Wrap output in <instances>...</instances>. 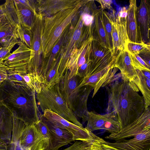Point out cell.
<instances>
[{
  "label": "cell",
  "instance_id": "9c48e42d",
  "mask_svg": "<svg viewBox=\"0 0 150 150\" xmlns=\"http://www.w3.org/2000/svg\"><path fill=\"white\" fill-rule=\"evenodd\" d=\"M43 112L42 117L58 127L70 133L74 141L88 142H91L90 132L85 128L77 125L67 120L50 110H45Z\"/></svg>",
  "mask_w": 150,
  "mask_h": 150
},
{
  "label": "cell",
  "instance_id": "e0dca14e",
  "mask_svg": "<svg viewBox=\"0 0 150 150\" xmlns=\"http://www.w3.org/2000/svg\"><path fill=\"white\" fill-rule=\"evenodd\" d=\"M83 0H40L36 1L38 12L43 18L52 16L63 10L77 5Z\"/></svg>",
  "mask_w": 150,
  "mask_h": 150
},
{
  "label": "cell",
  "instance_id": "4316f807",
  "mask_svg": "<svg viewBox=\"0 0 150 150\" xmlns=\"http://www.w3.org/2000/svg\"><path fill=\"white\" fill-rule=\"evenodd\" d=\"M115 115L113 112L101 115L93 111H88L86 118L87 123L85 128L89 132L101 129L103 126Z\"/></svg>",
  "mask_w": 150,
  "mask_h": 150
},
{
  "label": "cell",
  "instance_id": "ffe728a7",
  "mask_svg": "<svg viewBox=\"0 0 150 150\" xmlns=\"http://www.w3.org/2000/svg\"><path fill=\"white\" fill-rule=\"evenodd\" d=\"M150 17L149 1L141 0L137 8V20L142 41L148 44H150Z\"/></svg>",
  "mask_w": 150,
  "mask_h": 150
},
{
  "label": "cell",
  "instance_id": "836d02e7",
  "mask_svg": "<svg viewBox=\"0 0 150 150\" xmlns=\"http://www.w3.org/2000/svg\"><path fill=\"white\" fill-rule=\"evenodd\" d=\"M19 39L15 36L12 37L0 47V61L4 59L11 53L13 48L18 44Z\"/></svg>",
  "mask_w": 150,
  "mask_h": 150
},
{
  "label": "cell",
  "instance_id": "bcb514c9",
  "mask_svg": "<svg viewBox=\"0 0 150 150\" xmlns=\"http://www.w3.org/2000/svg\"><path fill=\"white\" fill-rule=\"evenodd\" d=\"M127 15V9L125 7H122L120 10L117 16L120 18L126 19Z\"/></svg>",
  "mask_w": 150,
  "mask_h": 150
},
{
  "label": "cell",
  "instance_id": "d6986e66",
  "mask_svg": "<svg viewBox=\"0 0 150 150\" xmlns=\"http://www.w3.org/2000/svg\"><path fill=\"white\" fill-rule=\"evenodd\" d=\"M41 118L47 125L51 137L49 146L44 150H58L62 146L74 141L70 133L58 127L42 117Z\"/></svg>",
  "mask_w": 150,
  "mask_h": 150
},
{
  "label": "cell",
  "instance_id": "c3c4849f",
  "mask_svg": "<svg viewBox=\"0 0 150 150\" xmlns=\"http://www.w3.org/2000/svg\"><path fill=\"white\" fill-rule=\"evenodd\" d=\"M1 13L0 11V18L1 17Z\"/></svg>",
  "mask_w": 150,
  "mask_h": 150
},
{
  "label": "cell",
  "instance_id": "ac0fdd59",
  "mask_svg": "<svg viewBox=\"0 0 150 150\" xmlns=\"http://www.w3.org/2000/svg\"><path fill=\"white\" fill-rule=\"evenodd\" d=\"M137 8L136 0L129 1V7L127 9V15L126 19V26L129 40L135 42L141 43L143 41L137 20Z\"/></svg>",
  "mask_w": 150,
  "mask_h": 150
},
{
  "label": "cell",
  "instance_id": "cb8c5ba5",
  "mask_svg": "<svg viewBox=\"0 0 150 150\" xmlns=\"http://www.w3.org/2000/svg\"><path fill=\"white\" fill-rule=\"evenodd\" d=\"M19 71L26 84L33 91L40 93L45 85L43 76L38 72H28L26 69H20Z\"/></svg>",
  "mask_w": 150,
  "mask_h": 150
},
{
  "label": "cell",
  "instance_id": "7402d4cb",
  "mask_svg": "<svg viewBox=\"0 0 150 150\" xmlns=\"http://www.w3.org/2000/svg\"><path fill=\"white\" fill-rule=\"evenodd\" d=\"M13 126L12 113L0 103V138L7 144L11 141Z\"/></svg>",
  "mask_w": 150,
  "mask_h": 150
},
{
  "label": "cell",
  "instance_id": "6da1fadb",
  "mask_svg": "<svg viewBox=\"0 0 150 150\" xmlns=\"http://www.w3.org/2000/svg\"><path fill=\"white\" fill-rule=\"evenodd\" d=\"M121 77L105 86L108 99L106 113L117 115L121 129L139 117L145 109L144 99L138 93L137 86Z\"/></svg>",
  "mask_w": 150,
  "mask_h": 150
},
{
  "label": "cell",
  "instance_id": "7c38bea8",
  "mask_svg": "<svg viewBox=\"0 0 150 150\" xmlns=\"http://www.w3.org/2000/svg\"><path fill=\"white\" fill-rule=\"evenodd\" d=\"M115 11L108 13L112 26V35L113 47V55L116 56L122 51L126 50L129 40L127 32L126 19L115 15Z\"/></svg>",
  "mask_w": 150,
  "mask_h": 150
},
{
  "label": "cell",
  "instance_id": "f35d334b",
  "mask_svg": "<svg viewBox=\"0 0 150 150\" xmlns=\"http://www.w3.org/2000/svg\"><path fill=\"white\" fill-rule=\"evenodd\" d=\"M91 140L97 144L103 150H121L105 143L103 139L98 137L92 132H90Z\"/></svg>",
  "mask_w": 150,
  "mask_h": 150
},
{
  "label": "cell",
  "instance_id": "f6af8a7d",
  "mask_svg": "<svg viewBox=\"0 0 150 150\" xmlns=\"http://www.w3.org/2000/svg\"><path fill=\"white\" fill-rule=\"evenodd\" d=\"M138 55L148 65L150 66V50L142 52Z\"/></svg>",
  "mask_w": 150,
  "mask_h": 150
},
{
  "label": "cell",
  "instance_id": "7bdbcfd3",
  "mask_svg": "<svg viewBox=\"0 0 150 150\" xmlns=\"http://www.w3.org/2000/svg\"><path fill=\"white\" fill-rule=\"evenodd\" d=\"M19 1L21 3L30 9L35 14L38 13L34 1L28 0Z\"/></svg>",
  "mask_w": 150,
  "mask_h": 150
},
{
  "label": "cell",
  "instance_id": "ab89813d",
  "mask_svg": "<svg viewBox=\"0 0 150 150\" xmlns=\"http://www.w3.org/2000/svg\"><path fill=\"white\" fill-rule=\"evenodd\" d=\"M90 142L76 141L70 146L61 150H86Z\"/></svg>",
  "mask_w": 150,
  "mask_h": 150
},
{
  "label": "cell",
  "instance_id": "d4e9b609",
  "mask_svg": "<svg viewBox=\"0 0 150 150\" xmlns=\"http://www.w3.org/2000/svg\"><path fill=\"white\" fill-rule=\"evenodd\" d=\"M101 8L97 9L95 12L92 29V36L93 40L98 42L103 47L109 49L101 16Z\"/></svg>",
  "mask_w": 150,
  "mask_h": 150
},
{
  "label": "cell",
  "instance_id": "4dcf8cb0",
  "mask_svg": "<svg viewBox=\"0 0 150 150\" xmlns=\"http://www.w3.org/2000/svg\"><path fill=\"white\" fill-rule=\"evenodd\" d=\"M60 59L59 52L50 68L45 76L44 87L50 88L59 83L62 79L58 72Z\"/></svg>",
  "mask_w": 150,
  "mask_h": 150
},
{
  "label": "cell",
  "instance_id": "1f68e13d",
  "mask_svg": "<svg viewBox=\"0 0 150 150\" xmlns=\"http://www.w3.org/2000/svg\"><path fill=\"white\" fill-rule=\"evenodd\" d=\"M101 13L109 49L113 54V47L112 35V28L111 23L108 13L104 10L102 9Z\"/></svg>",
  "mask_w": 150,
  "mask_h": 150
},
{
  "label": "cell",
  "instance_id": "603a6c76",
  "mask_svg": "<svg viewBox=\"0 0 150 150\" xmlns=\"http://www.w3.org/2000/svg\"><path fill=\"white\" fill-rule=\"evenodd\" d=\"M136 70L137 76L132 82L141 92L146 109L150 105V71Z\"/></svg>",
  "mask_w": 150,
  "mask_h": 150
},
{
  "label": "cell",
  "instance_id": "277c9868",
  "mask_svg": "<svg viewBox=\"0 0 150 150\" xmlns=\"http://www.w3.org/2000/svg\"><path fill=\"white\" fill-rule=\"evenodd\" d=\"M68 74L67 68L59 83L61 93L66 104L76 116L81 118L85 122L88 111V99L93 88L88 85L78 88L83 78L76 75L69 78Z\"/></svg>",
  "mask_w": 150,
  "mask_h": 150
},
{
  "label": "cell",
  "instance_id": "7dc6e473",
  "mask_svg": "<svg viewBox=\"0 0 150 150\" xmlns=\"http://www.w3.org/2000/svg\"><path fill=\"white\" fill-rule=\"evenodd\" d=\"M0 150H8L7 144L1 138H0Z\"/></svg>",
  "mask_w": 150,
  "mask_h": 150
},
{
  "label": "cell",
  "instance_id": "8fae6325",
  "mask_svg": "<svg viewBox=\"0 0 150 150\" xmlns=\"http://www.w3.org/2000/svg\"><path fill=\"white\" fill-rule=\"evenodd\" d=\"M150 129V108L149 107L133 122L122 128L118 132L110 134L105 138L117 141L134 137L145 129Z\"/></svg>",
  "mask_w": 150,
  "mask_h": 150
},
{
  "label": "cell",
  "instance_id": "83f0119b",
  "mask_svg": "<svg viewBox=\"0 0 150 150\" xmlns=\"http://www.w3.org/2000/svg\"><path fill=\"white\" fill-rule=\"evenodd\" d=\"M1 15L14 28L18 29L20 27L14 0H7L0 5Z\"/></svg>",
  "mask_w": 150,
  "mask_h": 150
},
{
  "label": "cell",
  "instance_id": "60d3db41",
  "mask_svg": "<svg viewBox=\"0 0 150 150\" xmlns=\"http://www.w3.org/2000/svg\"><path fill=\"white\" fill-rule=\"evenodd\" d=\"M90 64V62L88 59L85 63L79 68L76 75L83 78L86 76L88 72Z\"/></svg>",
  "mask_w": 150,
  "mask_h": 150
},
{
  "label": "cell",
  "instance_id": "f546056e",
  "mask_svg": "<svg viewBox=\"0 0 150 150\" xmlns=\"http://www.w3.org/2000/svg\"><path fill=\"white\" fill-rule=\"evenodd\" d=\"M17 30L1 15L0 18V47L13 36L18 39Z\"/></svg>",
  "mask_w": 150,
  "mask_h": 150
},
{
  "label": "cell",
  "instance_id": "5bb4252c",
  "mask_svg": "<svg viewBox=\"0 0 150 150\" xmlns=\"http://www.w3.org/2000/svg\"><path fill=\"white\" fill-rule=\"evenodd\" d=\"M134 138L124 139L114 142H103L107 144L121 150H149L150 148V129L141 132Z\"/></svg>",
  "mask_w": 150,
  "mask_h": 150
},
{
  "label": "cell",
  "instance_id": "ee69618b",
  "mask_svg": "<svg viewBox=\"0 0 150 150\" xmlns=\"http://www.w3.org/2000/svg\"><path fill=\"white\" fill-rule=\"evenodd\" d=\"M96 1L98 2L101 6V8L104 10L105 9H108L110 10H112L111 6V4L112 3L111 0H96Z\"/></svg>",
  "mask_w": 150,
  "mask_h": 150
},
{
  "label": "cell",
  "instance_id": "9a60e30c",
  "mask_svg": "<svg viewBox=\"0 0 150 150\" xmlns=\"http://www.w3.org/2000/svg\"><path fill=\"white\" fill-rule=\"evenodd\" d=\"M114 62L100 71L83 78L78 88L87 85L92 86L93 90V98L100 88L104 86L115 75L118 69L113 67Z\"/></svg>",
  "mask_w": 150,
  "mask_h": 150
},
{
  "label": "cell",
  "instance_id": "b9f144b4",
  "mask_svg": "<svg viewBox=\"0 0 150 150\" xmlns=\"http://www.w3.org/2000/svg\"><path fill=\"white\" fill-rule=\"evenodd\" d=\"M8 71V67L3 61H0V85L7 79Z\"/></svg>",
  "mask_w": 150,
  "mask_h": 150
},
{
  "label": "cell",
  "instance_id": "3957f363",
  "mask_svg": "<svg viewBox=\"0 0 150 150\" xmlns=\"http://www.w3.org/2000/svg\"><path fill=\"white\" fill-rule=\"evenodd\" d=\"M88 1L83 0L77 5L43 18L42 49L44 59L49 57L56 42Z\"/></svg>",
  "mask_w": 150,
  "mask_h": 150
},
{
  "label": "cell",
  "instance_id": "8d00e7d4",
  "mask_svg": "<svg viewBox=\"0 0 150 150\" xmlns=\"http://www.w3.org/2000/svg\"><path fill=\"white\" fill-rule=\"evenodd\" d=\"M101 129L106 130L110 134L119 132L121 129L117 116L115 115L108 121L103 126Z\"/></svg>",
  "mask_w": 150,
  "mask_h": 150
},
{
  "label": "cell",
  "instance_id": "44dd1931",
  "mask_svg": "<svg viewBox=\"0 0 150 150\" xmlns=\"http://www.w3.org/2000/svg\"><path fill=\"white\" fill-rule=\"evenodd\" d=\"M113 67L120 70L122 78L127 81L132 82L137 76L136 70L132 63L130 54L126 50L116 57Z\"/></svg>",
  "mask_w": 150,
  "mask_h": 150
},
{
  "label": "cell",
  "instance_id": "74e56055",
  "mask_svg": "<svg viewBox=\"0 0 150 150\" xmlns=\"http://www.w3.org/2000/svg\"><path fill=\"white\" fill-rule=\"evenodd\" d=\"M130 54L132 64L136 69L142 71H150V66L148 65L138 54Z\"/></svg>",
  "mask_w": 150,
  "mask_h": 150
},
{
  "label": "cell",
  "instance_id": "7a4b0ae2",
  "mask_svg": "<svg viewBox=\"0 0 150 150\" xmlns=\"http://www.w3.org/2000/svg\"><path fill=\"white\" fill-rule=\"evenodd\" d=\"M35 92L7 79L0 85V103L27 125L39 121Z\"/></svg>",
  "mask_w": 150,
  "mask_h": 150
},
{
  "label": "cell",
  "instance_id": "2e32d148",
  "mask_svg": "<svg viewBox=\"0 0 150 150\" xmlns=\"http://www.w3.org/2000/svg\"><path fill=\"white\" fill-rule=\"evenodd\" d=\"M18 47L3 60L8 70L27 69L29 62L31 50L19 40Z\"/></svg>",
  "mask_w": 150,
  "mask_h": 150
},
{
  "label": "cell",
  "instance_id": "f1b7e54d",
  "mask_svg": "<svg viewBox=\"0 0 150 150\" xmlns=\"http://www.w3.org/2000/svg\"><path fill=\"white\" fill-rule=\"evenodd\" d=\"M67 32L68 31L67 30L63 33L52 48L49 56L47 57V59L43 62L41 68V74L44 77L56 59L57 54L59 53Z\"/></svg>",
  "mask_w": 150,
  "mask_h": 150
},
{
  "label": "cell",
  "instance_id": "e575fe53",
  "mask_svg": "<svg viewBox=\"0 0 150 150\" xmlns=\"http://www.w3.org/2000/svg\"><path fill=\"white\" fill-rule=\"evenodd\" d=\"M17 32L19 40L30 49L32 39L31 30L21 26L17 29Z\"/></svg>",
  "mask_w": 150,
  "mask_h": 150
},
{
  "label": "cell",
  "instance_id": "d590c367",
  "mask_svg": "<svg viewBox=\"0 0 150 150\" xmlns=\"http://www.w3.org/2000/svg\"><path fill=\"white\" fill-rule=\"evenodd\" d=\"M35 124L39 128L43 136L45 150L49 146L50 143L51 137L48 127L41 118Z\"/></svg>",
  "mask_w": 150,
  "mask_h": 150
},
{
  "label": "cell",
  "instance_id": "d6a6232c",
  "mask_svg": "<svg viewBox=\"0 0 150 150\" xmlns=\"http://www.w3.org/2000/svg\"><path fill=\"white\" fill-rule=\"evenodd\" d=\"M126 50L130 54H139L140 53L150 50V44L143 42L137 43L129 40L127 44Z\"/></svg>",
  "mask_w": 150,
  "mask_h": 150
},
{
  "label": "cell",
  "instance_id": "30bf717a",
  "mask_svg": "<svg viewBox=\"0 0 150 150\" xmlns=\"http://www.w3.org/2000/svg\"><path fill=\"white\" fill-rule=\"evenodd\" d=\"M115 58L109 49L103 47L93 39L90 51L89 59L90 64L86 76L95 74L105 69L114 62Z\"/></svg>",
  "mask_w": 150,
  "mask_h": 150
},
{
  "label": "cell",
  "instance_id": "ba28073f",
  "mask_svg": "<svg viewBox=\"0 0 150 150\" xmlns=\"http://www.w3.org/2000/svg\"><path fill=\"white\" fill-rule=\"evenodd\" d=\"M43 22V18L38 13L31 29V46L28 72H38L41 74L42 62L41 55L42 54V33Z\"/></svg>",
  "mask_w": 150,
  "mask_h": 150
},
{
  "label": "cell",
  "instance_id": "484cf974",
  "mask_svg": "<svg viewBox=\"0 0 150 150\" xmlns=\"http://www.w3.org/2000/svg\"><path fill=\"white\" fill-rule=\"evenodd\" d=\"M17 16L21 26L31 30L37 14L19 2L14 0Z\"/></svg>",
  "mask_w": 150,
  "mask_h": 150
},
{
  "label": "cell",
  "instance_id": "4fadbf2b",
  "mask_svg": "<svg viewBox=\"0 0 150 150\" xmlns=\"http://www.w3.org/2000/svg\"><path fill=\"white\" fill-rule=\"evenodd\" d=\"M92 36L84 40L72 50L69 57L67 69L69 70L68 78L76 76L79 68L89 59L90 51Z\"/></svg>",
  "mask_w": 150,
  "mask_h": 150
},
{
  "label": "cell",
  "instance_id": "5b68a950",
  "mask_svg": "<svg viewBox=\"0 0 150 150\" xmlns=\"http://www.w3.org/2000/svg\"><path fill=\"white\" fill-rule=\"evenodd\" d=\"M36 96L42 112L45 110H50L67 120L83 127L66 104L60 91L59 83L50 88L44 86Z\"/></svg>",
  "mask_w": 150,
  "mask_h": 150
},
{
  "label": "cell",
  "instance_id": "8992f818",
  "mask_svg": "<svg viewBox=\"0 0 150 150\" xmlns=\"http://www.w3.org/2000/svg\"><path fill=\"white\" fill-rule=\"evenodd\" d=\"M12 132L17 137L19 145L23 150H44V139L35 124L27 125L13 114Z\"/></svg>",
  "mask_w": 150,
  "mask_h": 150
},
{
  "label": "cell",
  "instance_id": "52a82bcc",
  "mask_svg": "<svg viewBox=\"0 0 150 150\" xmlns=\"http://www.w3.org/2000/svg\"><path fill=\"white\" fill-rule=\"evenodd\" d=\"M84 27L81 16L66 35L59 51L60 59L58 72L62 79L66 70L71 53L76 45L81 44L87 37L84 30Z\"/></svg>",
  "mask_w": 150,
  "mask_h": 150
}]
</instances>
